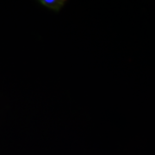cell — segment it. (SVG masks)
<instances>
[{
	"mask_svg": "<svg viewBox=\"0 0 155 155\" xmlns=\"http://www.w3.org/2000/svg\"><path fill=\"white\" fill-rule=\"evenodd\" d=\"M39 3L41 5L54 11H59L64 6L66 1L63 0H40Z\"/></svg>",
	"mask_w": 155,
	"mask_h": 155,
	"instance_id": "obj_1",
	"label": "cell"
}]
</instances>
